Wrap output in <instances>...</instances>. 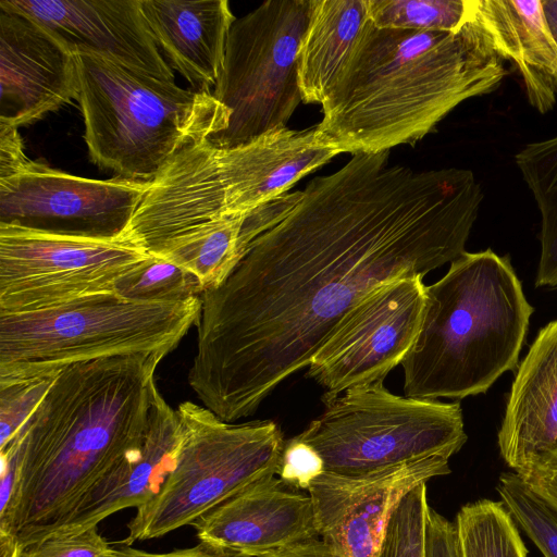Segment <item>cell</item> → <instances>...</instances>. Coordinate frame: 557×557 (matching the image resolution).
<instances>
[{"instance_id":"10","label":"cell","mask_w":557,"mask_h":557,"mask_svg":"<svg viewBox=\"0 0 557 557\" xmlns=\"http://www.w3.org/2000/svg\"><path fill=\"white\" fill-rule=\"evenodd\" d=\"M317 0H268L233 23L212 95L231 112L222 148L287 127L301 100L298 53Z\"/></svg>"},{"instance_id":"26","label":"cell","mask_w":557,"mask_h":557,"mask_svg":"<svg viewBox=\"0 0 557 557\" xmlns=\"http://www.w3.org/2000/svg\"><path fill=\"white\" fill-rule=\"evenodd\" d=\"M200 281L186 269L151 256L119 280L114 293L139 302H180L200 297Z\"/></svg>"},{"instance_id":"28","label":"cell","mask_w":557,"mask_h":557,"mask_svg":"<svg viewBox=\"0 0 557 557\" xmlns=\"http://www.w3.org/2000/svg\"><path fill=\"white\" fill-rule=\"evenodd\" d=\"M496 491L515 521L544 557H557V512L516 472L499 475Z\"/></svg>"},{"instance_id":"5","label":"cell","mask_w":557,"mask_h":557,"mask_svg":"<svg viewBox=\"0 0 557 557\" xmlns=\"http://www.w3.org/2000/svg\"><path fill=\"white\" fill-rule=\"evenodd\" d=\"M314 131L285 127L232 148L210 140L185 148L149 182L123 235L156 256L208 224L288 193L339 154L318 145Z\"/></svg>"},{"instance_id":"13","label":"cell","mask_w":557,"mask_h":557,"mask_svg":"<svg viewBox=\"0 0 557 557\" xmlns=\"http://www.w3.org/2000/svg\"><path fill=\"white\" fill-rule=\"evenodd\" d=\"M149 182L92 180L29 161L0 180V224L55 234L123 236Z\"/></svg>"},{"instance_id":"21","label":"cell","mask_w":557,"mask_h":557,"mask_svg":"<svg viewBox=\"0 0 557 557\" xmlns=\"http://www.w3.org/2000/svg\"><path fill=\"white\" fill-rule=\"evenodd\" d=\"M472 15L504 60L517 66L529 103L540 113L557 101V42L542 0H469Z\"/></svg>"},{"instance_id":"30","label":"cell","mask_w":557,"mask_h":557,"mask_svg":"<svg viewBox=\"0 0 557 557\" xmlns=\"http://www.w3.org/2000/svg\"><path fill=\"white\" fill-rule=\"evenodd\" d=\"M53 379L0 384V449L25 426Z\"/></svg>"},{"instance_id":"8","label":"cell","mask_w":557,"mask_h":557,"mask_svg":"<svg viewBox=\"0 0 557 557\" xmlns=\"http://www.w3.org/2000/svg\"><path fill=\"white\" fill-rule=\"evenodd\" d=\"M176 411L183 437L175 465L159 492L136 508L124 545L191 525L252 483L276 475L286 442L276 422L231 423L191 401Z\"/></svg>"},{"instance_id":"1","label":"cell","mask_w":557,"mask_h":557,"mask_svg":"<svg viewBox=\"0 0 557 557\" xmlns=\"http://www.w3.org/2000/svg\"><path fill=\"white\" fill-rule=\"evenodd\" d=\"M482 200L472 171L392 164L389 150L312 178L200 295L187 379L202 406L226 422L252 414L368 294L460 257Z\"/></svg>"},{"instance_id":"14","label":"cell","mask_w":557,"mask_h":557,"mask_svg":"<svg viewBox=\"0 0 557 557\" xmlns=\"http://www.w3.org/2000/svg\"><path fill=\"white\" fill-rule=\"evenodd\" d=\"M450 473L449 458L429 457L360 474L324 471L308 487L319 539L342 557H374L401 499Z\"/></svg>"},{"instance_id":"2","label":"cell","mask_w":557,"mask_h":557,"mask_svg":"<svg viewBox=\"0 0 557 557\" xmlns=\"http://www.w3.org/2000/svg\"><path fill=\"white\" fill-rule=\"evenodd\" d=\"M164 357L127 355L60 371L21 431L17 479L0 535L23 550L114 466L140 449Z\"/></svg>"},{"instance_id":"25","label":"cell","mask_w":557,"mask_h":557,"mask_svg":"<svg viewBox=\"0 0 557 557\" xmlns=\"http://www.w3.org/2000/svg\"><path fill=\"white\" fill-rule=\"evenodd\" d=\"M455 524L461 557H528L517 522L502 500L466 504Z\"/></svg>"},{"instance_id":"31","label":"cell","mask_w":557,"mask_h":557,"mask_svg":"<svg viewBox=\"0 0 557 557\" xmlns=\"http://www.w3.org/2000/svg\"><path fill=\"white\" fill-rule=\"evenodd\" d=\"M116 549L97 525L76 533L50 535L27 545L20 557H115Z\"/></svg>"},{"instance_id":"35","label":"cell","mask_w":557,"mask_h":557,"mask_svg":"<svg viewBox=\"0 0 557 557\" xmlns=\"http://www.w3.org/2000/svg\"><path fill=\"white\" fill-rule=\"evenodd\" d=\"M29 161L17 128L0 123V180L14 176Z\"/></svg>"},{"instance_id":"7","label":"cell","mask_w":557,"mask_h":557,"mask_svg":"<svg viewBox=\"0 0 557 557\" xmlns=\"http://www.w3.org/2000/svg\"><path fill=\"white\" fill-rule=\"evenodd\" d=\"M200 297L139 302L114 292L39 311L0 312V384L54 377L79 362L169 355L200 314Z\"/></svg>"},{"instance_id":"3","label":"cell","mask_w":557,"mask_h":557,"mask_svg":"<svg viewBox=\"0 0 557 557\" xmlns=\"http://www.w3.org/2000/svg\"><path fill=\"white\" fill-rule=\"evenodd\" d=\"M506 75L469 0L467 20L454 33L379 28L369 21L321 104L315 141L350 154L412 145Z\"/></svg>"},{"instance_id":"33","label":"cell","mask_w":557,"mask_h":557,"mask_svg":"<svg viewBox=\"0 0 557 557\" xmlns=\"http://www.w3.org/2000/svg\"><path fill=\"white\" fill-rule=\"evenodd\" d=\"M425 557H461L455 522L431 507L425 521Z\"/></svg>"},{"instance_id":"29","label":"cell","mask_w":557,"mask_h":557,"mask_svg":"<svg viewBox=\"0 0 557 557\" xmlns=\"http://www.w3.org/2000/svg\"><path fill=\"white\" fill-rule=\"evenodd\" d=\"M426 484L409 492L392 513L374 557H425Z\"/></svg>"},{"instance_id":"12","label":"cell","mask_w":557,"mask_h":557,"mask_svg":"<svg viewBox=\"0 0 557 557\" xmlns=\"http://www.w3.org/2000/svg\"><path fill=\"white\" fill-rule=\"evenodd\" d=\"M423 275L388 281L359 301L312 357L306 376L337 396L383 381L413 346L425 308Z\"/></svg>"},{"instance_id":"4","label":"cell","mask_w":557,"mask_h":557,"mask_svg":"<svg viewBox=\"0 0 557 557\" xmlns=\"http://www.w3.org/2000/svg\"><path fill=\"white\" fill-rule=\"evenodd\" d=\"M532 306L507 257L465 251L425 287L419 335L401 362L405 396L462 399L517 367Z\"/></svg>"},{"instance_id":"23","label":"cell","mask_w":557,"mask_h":557,"mask_svg":"<svg viewBox=\"0 0 557 557\" xmlns=\"http://www.w3.org/2000/svg\"><path fill=\"white\" fill-rule=\"evenodd\" d=\"M248 214L208 224L166 245L154 257L191 272L203 290L214 287L226 277L245 251L242 234Z\"/></svg>"},{"instance_id":"6","label":"cell","mask_w":557,"mask_h":557,"mask_svg":"<svg viewBox=\"0 0 557 557\" xmlns=\"http://www.w3.org/2000/svg\"><path fill=\"white\" fill-rule=\"evenodd\" d=\"M76 55L89 158L119 177L150 182L178 152L228 126L231 112L212 92L99 55Z\"/></svg>"},{"instance_id":"9","label":"cell","mask_w":557,"mask_h":557,"mask_svg":"<svg viewBox=\"0 0 557 557\" xmlns=\"http://www.w3.org/2000/svg\"><path fill=\"white\" fill-rule=\"evenodd\" d=\"M324 409L298 435L322 458L324 470L360 474L442 456L467 442L458 401L397 396L383 381L322 396Z\"/></svg>"},{"instance_id":"34","label":"cell","mask_w":557,"mask_h":557,"mask_svg":"<svg viewBox=\"0 0 557 557\" xmlns=\"http://www.w3.org/2000/svg\"><path fill=\"white\" fill-rule=\"evenodd\" d=\"M520 476L537 496L557 512V453Z\"/></svg>"},{"instance_id":"22","label":"cell","mask_w":557,"mask_h":557,"mask_svg":"<svg viewBox=\"0 0 557 557\" xmlns=\"http://www.w3.org/2000/svg\"><path fill=\"white\" fill-rule=\"evenodd\" d=\"M368 22L369 0H317L298 53L304 103L322 104Z\"/></svg>"},{"instance_id":"27","label":"cell","mask_w":557,"mask_h":557,"mask_svg":"<svg viewBox=\"0 0 557 557\" xmlns=\"http://www.w3.org/2000/svg\"><path fill=\"white\" fill-rule=\"evenodd\" d=\"M468 0H369V21L379 28L457 32Z\"/></svg>"},{"instance_id":"11","label":"cell","mask_w":557,"mask_h":557,"mask_svg":"<svg viewBox=\"0 0 557 557\" xmlns=\"http://www.w3.org/2000/svg\"><path fill=\"white\" fill-rule=\"evenodd\" d=\"M149 257L124 235L94 238L0 224V312L39 311L113 293Z\"/></svg>"},{"instance_id":"17","label":"cell","mask_w":557,"mask_h":557,"mask_svg":"<svg viewBox=\"0 0 557 557\" xmlns=\"http://www.w3.org/2000/svg\"><path fill=\"white\" fill-rule=\"evenodd\" d=\"M191 525L199 542L236 557H263L319 539L309 494L276 475L252 483Z\"/></svg>"},{"instance_id":"20","label":"cell","mask_w":557,"mask_h":557,"mask_svg":"<svg viewBox=\"0 0 557 557\" xmlns=\"http://www.w3.org/2000/svg\"><path fill=\"white\" fill-rule=\"evenodd\" d=\"M160 51L197 91L212 92L222 72L226 41L236 21L226 0H140Z\"/></svg>"},{"instance_id":"36","label":"cell","mask_w":557,"mask_h":557,"mask_svg":"<svg viewBox=\"0 0 557 557\" xmlns=\"http://www.w3.org/2000/svg\"><path fill=\"white\" fill-rule=\"evenodd\" d=\"M115 557H236L220 548L199 542L194 547L177 549L170 553H148L141 549L125 547L116 549Z\"/></svg>"},{"instance_id":"24","label":"cell","mask_w":557,"mask_h":557,"mask_svg":"<svg viewBox=\"0 0 557 557\" xmlns=\"http://www.w3.org/2000/svg\"><path fill=\"white\" fill-rule=\"evenodd\" d=\"M515 162L541 214V257L535 285L557 286V136L525 145Z\"/></svg>"},{"instance_id":"15","label":"cell","mask_w":557,"mask_h":557,"mask_svg":"<svg viewBox=\"0 0 557 557\" xmlns=\"http://www.w3.org/2000/svg\"><path fill=\"white\" fill-rule=\"evenodd\" d=\"M78 91L76 53L36 21L0 8V123H33Z\"/></svg>"},{"instance_id":"32","label":"cell","mask_w":557,"mask_h":557,"mask_svg":"<svg viewBox=\"0 0 557 557\" xmlns=\"http://www.w3.org/2000/svg\"><path fill=\"white\" fill-rule=\"evenodd\" d=\"M320 455L297 436L285 442L276 475L293 490L308 491L310 483L324 472Z\"/></svg>"},{"instance_id":"37","label":"cell","mask_w":557,"mask_h":557,"mask_svg":"<svg viewBox=\"0 0 557 557\" xmlns=\"http://www.w3.org/2000/svg\"><path fill=\"white\" fill-rule=\"evenodd\" d=\"M263 557H342L326 546L320 539L311 540L302 544Z\"/></svg>"},{"instance_id":"38","label":"cell","mask_w":557,"mask_h":557,"mask_svg":"<svg viewBox=\"0 0 557 557\" xmlns=\"http://www.w3.org/2000/svg\"><path fill=\"white\" fill-rule=\"evenodd\" d=\"M542 4L548 26L557 42V0H542Z\"/></svg>"},{"instance_id":"16","label":"cell","mask_w":557,"mask_h":557,"mask_svg":"<svg viewBox=\"0 0 557 557\" xmlns=\"http://www.w3.org/2000/svg\"><path fill=\"white\" fill-rule=\"evenodd\" d=\"M0 8L41 24L75 53L99 55L174 81L148 29L140 0H0Z\"/></svg>"},{"instance_id":"18","label":"cell","mask_w":557,"mask_h":557,"mask_svg":"<svg viewBox=\"0 0 557 557\" xmlns=\"http://www.w3.org/2000/svg\"><path fill=\"white\" fill-rule=\"evenodd\" d=\"M182 437L178 413L157 387L140 449L102 475L41 539L81 532L122 509L138 508L149 502L172 471Z\"/></svg>"},{"instance_id":"39","label":"cell","mask_w":557,"mask_h":557,"mask_svg":"<svg viewBox=\"0 0 557 557\" xmlns=\"http://www.w3.org/2000/svg\"><path fill=\"white\" fill-rule=\"evenodd\" d=\"M1 557H20L22 549L18 543L10 536H0Z\"/></svg>"},{"instance_id":"19","label":"cell","mask_w":557,"mask_h":557,"mask_svg":"<svg viewBox=\"0 0 557 557\" xmlns=\"http://www.w3.org/2000/svg\"><path fill=\"white\" fill-rule=\"evenodd\" d=\"M498 447L519 475L557 453V321L539 332L517 371Z\"/></svg>"}]
</instances>
